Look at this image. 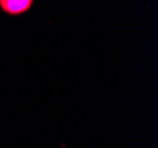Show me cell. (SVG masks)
<instances>
[{"instance_id": "cell-1", "label": "cell", "mask_w": 158, "mask_h": 148, "mask_svg": "<svg viewBox=\"0 0 158 148\" xmlns=\"http://www.w3.org/2000/svg\"><path fill=\"white\" fill-rule=\"evenodd\" d=\"M33 4V0H0V7L10 15H19L27 12Z\"/></svg>"}]
</instances>
